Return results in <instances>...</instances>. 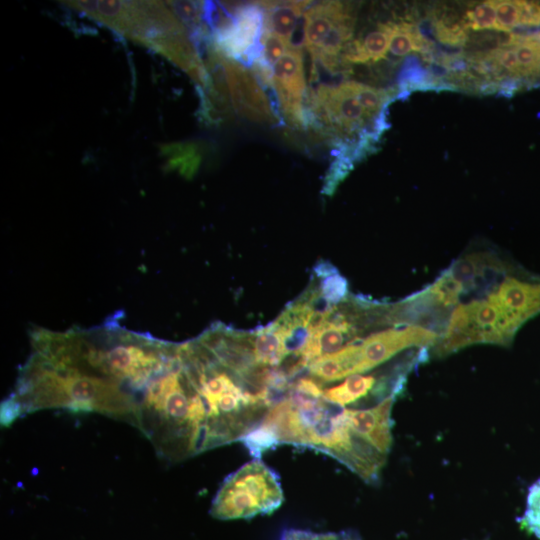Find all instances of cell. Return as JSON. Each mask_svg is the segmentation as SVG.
<instances>
[{
	"mask_svg": "<svg viewBox=\"0 0 540 540\" xmlns=\"http://www.w3.org/2000/svg\"><path fill=\"white\" fill-rule=\"evenodd\" d=\"M264 22L265 12L258 2H222L219 20L211 33L212 46L226 58L252 67L262 57Z\"/></svg>",
	"mask_w": 540,
	"mask_h": 540,
	"instance_id": "cell-7",
	"label": "cell"
},
{
	"mask_svg": "<svg viewBox=\"0 0 540 540\" xmlns=\"http://www.w3.org/2000/svg\"><path fill=\"white\" fill-rule=\"evenodd\" d=\"M261 43L262 57L260 61L269 68H272L290 47L284 39L267 30L263 32Z\"/></svg>",
	"mask_w": 540,
	"mask_h": 540,
	"instance_id": "cell-25",
	"label": "cell"
},
{
	"mask_svg": "<svg viewBox=\"0 0 540 540\" xmlns=\"http://www.w3.org/2000/svg\"><path fill=\"white\" fill-rule=\"evenodd\" d=\"M252 334L256 362L261 366L280 368L287 359V354L283 332L279 325L274 321L252 331Z\"/></svg>",
	"mask_w": 540,
	"mask_h": 540,
	"instance_id": "cell-16",
	"label": "cell"
},
{
	"mask_svg": "<svg viewBox=\"0 0 540 540\" xmlns=\"http://www.w3.org/2000/svg\"><path fill=\"white\" fill-rule=\"evenodd\" d=\"M495 30L510 33L516 28L540 27L539 1H495Z\"/></svg>",
	"mask_w": 540,
	"mask_h": 540,
	"instance_id": "cell-15",
	"label": "cell"
},
{
	"mask_svg": "<svg viewBox=\"0 0 540 540\" xmlns=\"http://www.w3.org/2000/svg\"><path fill=\"white\" fill-rule=\"evenodd\" d=\"M432 43L423 36L419 28L406 21L392 22L389 51L395 56H405L410 52L429 53Z\"/></svg>",
	"mask_w": 540,
	"mask_h": 540,
	"instance_id": "cell-17",
	"label": "cell"
},
{
	"mask_svg": "<svg viewBox=\"0 0 540 540\" xmlns=\"http://www.w3.org/2000/svg\"><path fill=\"white\" fill-rule=\"evenodd\" d=\"M387 377L377 378L371 374H354L344 379L342 382L328 388L322 389L321 397L333 404L347 407L357 403L369 395L385 399L390 395H396L388 389Z\"/></svg>",
	"mask_w": 540,
	"mask_h": 540,
	"instance_id": "cell-12",
	"label": "cell"
},
{
	"mask_svg": "<svg viewBox=\"0 0 540 540\" xmlns=\"http://www.w3.org/2000/svg\"><path fill=\"white\" fill-rule=\"evenodd\" d=\"M30 357L98 393L115 417L130 421L146 389L167 367L175 343L127 329L115 314L100 326L30 332Z\"/></svg>",
	"mask_w": 540,
	"mask_h": 540,
	"instance_id": "cell-1",
	"label": "cell"
},
{
	"mask_svg": "<svg viewBox=\"0 0 540 540\" xmlns=\"http://www.w3.org/2000/svg\"><path fill=\"white\" fill-rule=\"evenodd\" d=\"M220 60L230 102L236 113L257 123H280L268 95L253 72L222 54H220Z\"/></svg>",
	"mask_w": 540,
	"mask_h": 540,
	"instance_id": "cell-8",
	"label": "cell"
},
{
	"mask_svg": "<svg viewBox=\"0 0 540 540\" xmlns=\"http://www.w3.org/2000/svg\"><path fill=\"white\" fill-rule=\"evenodd\" d=\"M438 338V332L423 325H396L357 339L325 356L321 368L329 381L337 382L368 372L406 349L433 347Z\"/></svg>",
	"mask_w": 540,
	"mask_h": 540,
	"instance_id": "cell-4",
	"label": "cell"
},
{
	"mask_svg": "<svg viewBox=\"0 0 540 540\" xmlns=\"http://www.w3.org/2000/svg\"><path fill=\"white\" fill-rule=\"evenodd\" d=\"M341 84L356 98L364 110L372 116L381 113L390 98L387 91L362 83L346 81Z\"/></svg>",
	"mask_w": 540,
	"mask_h": 540,
	"instance_id": "cell-20",
	"label": "cell"
},
{
	"mask_svg": "<svg viewBox=\"0 0 540 540\" xmlns=\"http://www.w3.org/2000/svg\"><path fill=\"white\" fill-rule=\"evenodd\" d=\"M486 297L518 332L528 320L540 314V277L506 273Z\"/></svg>",
	"mask_w": 540,
	"mask_h": 540,
	"instance_id": "cell-9",
	"label": "cell"
},
{
	"mask_svg": "<svg viewBox=\"0 0 540 540\" xmlns=\"http://www.w3.org/2000/svg\"><path fill=\"white\" fill-rule=\"evenodd\" d=\"M301 47L290 46L281 59L272 67L274 88L280 112L293 126L307 127L304 100L306 80L303 69Z\"/></svg>",
	"mask_w": 540,
	"mask_h": 540,
	"instance_id": "cell-10",
	"label": "cell"
},
{
	"mask_svg": "<svg viewBox=\"0 0 540 540\" xmlns=\"http://www.w3.org/2000/svg\"><path fill=\"white\" fill-rule=\"evenodd\" d=\"M313 272L317 289L327 303L336 306L346 299L349 292L347 280L331 263L320 261Z\"/></svg>",
	"mask_w": 540,
	"mask_h": 540,
	"instance_id": "cell-18",
	"label": "cell"
},
{
	"mask_svg": "<svg viewBox=\"0 0 540 540\" xmlns=\"http://www.w3.org/2000/svg\"><path fill=\"white\" fill-rule=\"evenodd\" d=\"M520 526L540 539V479L530 485L526 498V509L519 518Z\"/></svg>",
	"mask_w": 540,
	"mask_h": 540,
	"instance_id": "cell-22",
	"label": "cell"
},
{
	"mask_svg": "<svg viewBox=\"0 0 540 540\" xmlns=\"http://www.w3.org/2000/svg\"><path fill=\"white\" fill-rule=\"evenodd\" d=\"M467 28L465 21L447 23L443 19L434 22V31L438 40L446 45H464L467 40Z\"/></svg>",
	"mask_w": 540,
	"mask_h": 540,
	"instance_id": "cell-24",
	"label": "cell"
},
{
	"mask_svg": "<svg viewBox=\"0 0 540 540\" xmlns=\"http://www.w3.org/2000/svg\"><path fill=\"white\" fill-rule=\"evenodd\" d=\"M77 10L108 28L162 54L206 89L209 73L183 23L167 2L67 1Z\"/></svg>",
	"mask_w": 540,
	"mask_h": 540,
	"instance_id": "cell-3",
	"label": "cell"
},
{
	"mask_svg": "<svg viewBox=\"0 0 540 540\" xmlns=\"http://www.w3.org/2000/svg\"><path fill=\"white\" fill-rule=\"evenodd\" d=\"M464 21L473 30L495 29V1H485L467 10Z\"/></svg>",
	"mask_w": 540,
	"mask_h": 540,
	"instance_id": "cell-23",
	"label": "cell"
},
{
	"mask_svg": "<svg viewBox=\"0 0 540 540\" xmlns=\"http://www.w3.org/2000/svg\"><path fill=\"white\" fill-rule=\"evenodd\" d=\"M352 15L348 4L325 1L311 5L303 14V46L314 52L330 30L345 17Z\"/></svg>",
	"mask_w": 540,
	"mask_h": 540,
	"instance_id": "cell-13",
	"label": "cell"
},
{
	"mask_svg": "<svg viewBox=\"0 0 540 540\" xmlns=\"http://www.w3.org/2000/svg\"><path fill=\"white\" fill-rule=\"evenodd\" d=\"M339 57L347 64H361L370 61L363 43L359 39L350 40L345 43L339 53Z\"/></svg>",
	"mask_w": 540,
	"mask_h": 540,
	"instance_id": "cell-26",
	"label": "cell"
},
{
	"mask_svg": "<svg viewBox=\"0 0 540 540\" xmlns=\"http://www.w3.org/2000/svg\"><path fill=\"white\" fill-rule=\"evenodd\" d=\"M517 331L487 297L457 304L433 346L446 356L474 344L509 345Z\"/></svg>",
	"mask_w": 540,
	"mask_h": 540,
	"instance_id": "cell-6",
	"label": "cell"
},
{
	"mask_svg": "<svg viewBox=\"0 0 540 540\" xmlns=\"http://www.w3.org/2000/svg\"><path fill=\"white\" fill-rule=\"evenodd\" d=\"M395 398L396 395H390L368 408H349L350 423L354 431L387 457L393 443L392 409Z\"/></svg>",
	"mask_w": 540,
	"mask_h": 540,
	"instance_id": "cell-11",
	"label": "cell"
},
{
	"mask_svg": "<svg viewBox=\"0 0 540 540\" xmlns=\"http://www.w3.org/2000/svg\"><path fill=\"white\" fill-rule=\"evenodd\" d=\"M354 22L353 16L349 15L336 23L318 48L310 53L311 59L324 56H338L344 44L350 41L352 37Z\"/></svg>",
	"mask_w": 540,
	"mask_h": 540,
	"instance_id": "cell-19",
	"label": "cell"
},
{
	"mask_svg": "<svg viewBox=\"0 0 540 540\" xmlns=\"http://www.w3.org/2000/svg\"><path fill=\"white\" fill-rule=\"evenodd\" d=\"M284 493L277 473L260 458L231 473L218 489L211 514L218 519H248L281 506Z\"/></svg>",
	"mask_w": 540,
	"mask_h": 540,
	"instance_id": "cell-5",
	"label": "cell"
},
{
	"mask_svg": "<svg viewBox=\"0 0 540 540\" xmlns=\"http://www.w3.org/2000/svg\"><path fill=\"white\" fill-rule=\"evenodd\" d=\"M258 3L265 12L264 30L275 33L291 46L293 33L311 2L261 1Z\"/></svg>",
	"mask_w": 540,
	"mask_h": 540,
	"instance_id": "cell-14",
	"label": "cell"
},
{
	"mask_svg": "<svg viewBox=\"0 0 540 540\" xmlns=\"http://www.w3.org/2000/svg\"><path fill=\"white\" fill-rule=\"evenodd\" d=\"M392 22L380 23L378 27L368 33L364 39L363 46L373 62L385 58L391 41Z\"/></svg>",
	"mask_w": 540,
	"mask_h": 540,
	"instance_id": "cell-21",
	"label": "cell"
},
{
	"mask_svg": "<svg viewBox=\"0 0 540 540\" xmlns=\"http://www.w3.org/2000/svg\"><path fill=\"white\" fill-rule=\"evenodd\" d=\"M242 442L254 458L280 444L311 448L336 459L368 484L379 481L387 461L354 431L349 408L294 390L273 405Z\"/></svg>",
	"mask_w": 540,
	"mask_h": 540,
	"instance_id": "cell-2",
	"label": "cell"
}]
</instances>
